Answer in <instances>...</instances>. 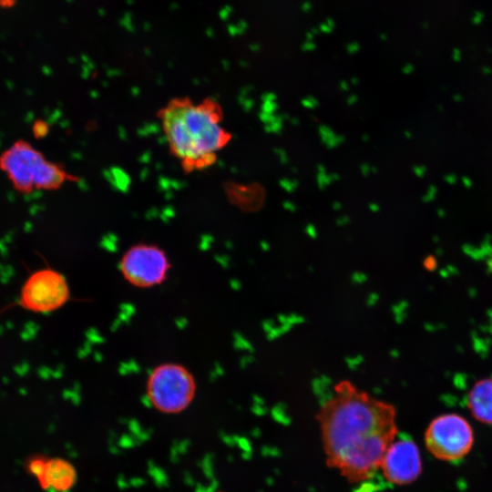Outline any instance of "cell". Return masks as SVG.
I'll return each mask as SVG.
<instances>
[{"instance_id": "6", "label": "cell", "mask_w": 492, "mask_h": 492, "mask_svg": "<svg viewBox=\"0 0 492 492\" xmlns=\"http://www.w3.org/2000/svg\"><path fill=\"white\" fill-rule=\"evenodd\" d=\"M171 263L166 251L158 244L140 242L130 246L121 256L119 271L131 286L149 289L162 284Z\"/></svg>"}, {"instance_id": "2", "label": "cell", "mask_w": 492, "mask_h": 492, "mask_svg": "<svg viewBox=\"0 0 492 492\" xmlns=\"http://www.w3.org/2000/svg\"><path fill=\"white\" fill-rule=\"evenodd\" d=\"M157 117L169 150L186 173L213 165L218 152L231 138L222 126L221 109L211 98L195 101L188 97H174Z\"/></svg>"}, {"instance_id": "7", "label": "cell", "mask_w": 492, "mask_h": 492, "mask_svg": "<svg viewBox=\"0 0 492 492\" xmlns=\"http://www.w3.org/2000/svg\"><path fill=\"white\" fill-rule=\"evenodd\" d=\"M70 298L67 278L50 267L32 272L24 282L19 305L36 313H48L63 307Z\"/></svg>"}, {"instance_id": "3", "label": "cell", "mask_w": 492, "mask_h": 492, "mask_svg": "<svg viewBox=\"0 0 492 492\" xmlns=\"http://www.w3.org/2000/svg\"><path fill=\"white\" fill-rule=\"evenodd\" d=\"M0 170L18 193L52 191L77 180L26 139H17L0 154Z\"/></svg>"}, {"instance_id": "10", "label": "cell", "mask_w": 492, "mask_h": 492, "mask_svg": "<svg viewBox=\"0 0 492 492\" xmlns=\"http://www.w3.org/2000/svg\"><path fill=\"white\" fill-rule=\"evenodd\" d=\"M467 407L477 421L492 425V378L478 380L467 395Z\"/></svg>"}, {"instance_id": "9", "label": "cell", "mask_w": 492, "mask_h": 492, "mask_svg": "<svg viewBox=\"0 0 492 492\" xmlns=\"http://www.w3.org/2000/svg\"><path fill=\"white\" fill-rule=\"evenodd\" d=\"M76 480V469L69 462L53 458L46 461L45 472L39 482L45 488L67 492L75 485Z\"/></svg>"}, {"instance_id": "4", "label": "cell", "mask_w": 492, "mask_h": 492, "mask_svg": "<svg viewBox=\"0 0 492 492\" xmlns=\"http://www.w3.org/2000/svg\"><path fill=\"white\" fill-rule=\"evenodd\" d=\"M197 391L193 374L185 365L166 362L155 366L146 383L150 405L164 414H179L192 403Z\"/></svg>"}, {"instance_id": "5", "label": "cell", "mask_w": 492, "mask_h": 492, "mask_svg": "<svg viewBox=\"0 0 492 492\" xmlns=\"http://www.w3.org/2000/svg\"><path fill=\"white\" fill-rule=\"evenodd\" d=\"M428 452L442 461H456L466 456L474 444V432L468 421L454 413L434 418L425 433Z\"/></svg>"}, {"instance_id": "11", "label": "cell", "mask_w": 492, "mask_h": 492, "mask_svg": "<svg viewBox=\"0 0 492 492\" xmlns=\"http://www.w3.org/2000/svg\"><path fill=\"white\" fill-rule=\"evenodd\" d=\"M13 2H14V0H0V3L4 6L10 5Z\"/></svg>"}, {"instance_id": "1", "label": "cell", "mask_w": 492, "mask_h": 492, "mask_svg": "<svg viewBox=\"0 0 492 492\" xmlns=\"http://www.w3.org/2000/svg\"><path fill=\"white\" fill-rule=\"evenodd\" d=\"M317 420L326 464L350 483L370 479L396 438L395 408L349 382L334 386Z\"/></svg>"}, {"instance_id": "8", "label": "cell", "mask_w": 492, "mask_h": 492, "mask_svg": "<svg viewBox=\"0 0 492 492\" xmlns=\"http://www.w3.org/2000/svg\"><path fill=\"white\" fill-rule=\"evenodd\" d=\"M380 469L384 479L392 485L411 484L422 470L418 446L409 438H395L384 453Z\"/></svg>"}]
</instances>
